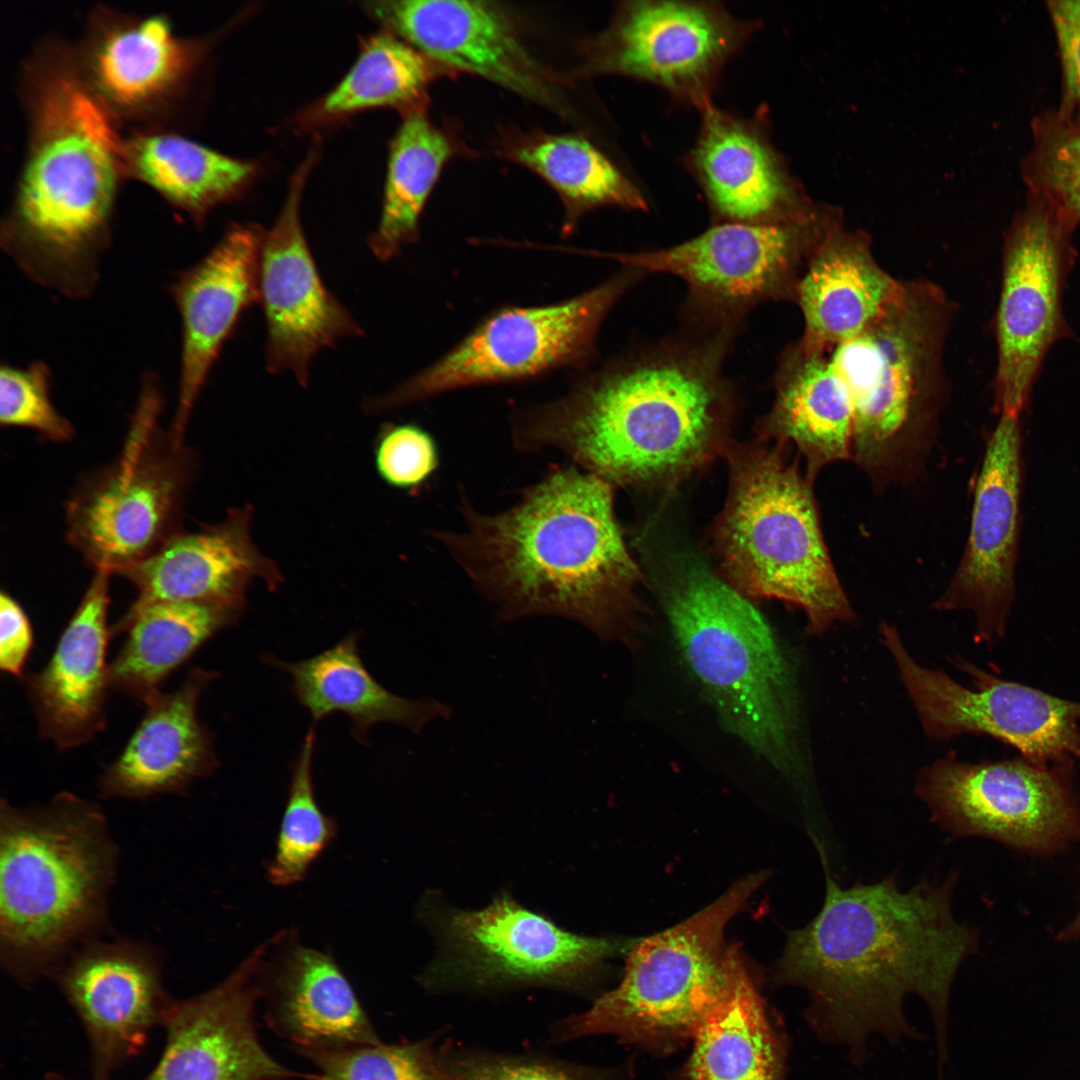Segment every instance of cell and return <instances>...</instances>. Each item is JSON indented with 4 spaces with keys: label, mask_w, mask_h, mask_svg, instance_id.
<instances>
[{
    "label": "cell",
    "mask_w": 1080,
    "mask_h": 1080,
    "mask_svg": "<svg viewBox=\"0 0 1080 1080\" xmlns=\"http://www.w3.org/2000/svg\"><path fill=\"white\" fill-rule=\"evenodd\" d=\"M826 893L818 914L787 934L776 962L777 984L797 985L811 998L809 1018L824 1038L862 1050L875 1032H907L903 1000L915 993L929 1006L944 1045L950 988L978 933L952 911L957 873L922 880L907 891L895 875L879 882L837 884L824 848Z\"/></svg>",
    "instance_id": "6da1fadb"
},
{
    "label": "cell",
    "mask_w": 1080,
    "mask_h": 1080,
    "mask_svg": "<svg viewBox=\"0 0 1080 1080\" xmlns=\"http://www.w3.org/2000/svg\"><path fill=\"white\" fill-rule=\"evenodd\" d=\"M613 486L571 464L498 512L462 494V526L429 532L502 620L552 615L633 647L644 634L640 573L614 512Z\"/></svg>",
    "instance_id": "7a4b0ae2"
},
{
    "label": "cell",
    "mask_w": 1080,
    "mask_h": 1080,
    "mask_svg": "<svg viewBox=\"0 0 1080 1080\" xmlns=\"http://www.w3.org/2000/svg\"><path fill=\"white\" fill-rule=\"evenodd\" d=\"M733 333L703 329L619 356L560 397L514 409L521 453L559 451L616 484L679 478L723 445L732 391L723 361Z\"/></svg>",
    "instance_id": "3957f363"
},
{
    "label": "cell",
    "mask_w": 1080,
    "mask_h": 1080,
    "mask_svg": "<svg viewBox=\"0 0 1080 1080\" xmlns=\"http://www.w3.org/2000/svg\"><path fill=\"white\" fill-rule=\"evenodd\" d=\"M36 80L31 141L1 247L31 281L83 299L111 241L122 138L72 67H49Z\"/></svg>",
    "instance_id": "277c9868"
},
{
    "label": "cell",
    "mask_w": 1080,
    "mask_h": 1080,
    "mask_svg": "<svg viewBox=\"0 0 1080 1080\" xmlns=\"http://www.w3.org/2000/svg\"><path fill=\"white\" fill-rule=\"evenodd\" d=\"M118 848L100 806L70 792L0 806V957L24 987L105 928Z\"/></svg>",
    "instance_id": "5b68a950"
},
{
    "label": "cell",
    "mask_w": 1080,
    "mask_h": 1080,
    "mask_svg": "<svg viewBox=\"0 0 1080 1080\" xmlns=\"http://www.w3.org/2000/svg\"><path fill=\"white\" fill-rule=\"evenodd\" d=\"M661 600L688 670L722 725L787 776L799 769L796 680L771 626L748 598L700 566Z\"/></svg>",
    "instance_id": "8992f818"
},
{
    "label": "cell",
    "mask_w": 1080,
    "mask_h": 1080,
    "mask_svg": "<svg viewBox=\"0 0 1080 1080\" xmlns=\"http://www.w3.org/2000/svg\"><path fill=\"white\" fill-rule=\"evenodd\" d=\"M784 445L728 449L730 490L716 545L730 583L746 597L800 607L821 635L855 619L821 530L812 484Z\"/></svg>",
    "instance_id": "52a82bcc"
},
{
    "label": "cell",
    "mask_w": 1080,
    "mask_h": 1080,
    "mask_svg": "<svg viewBox=\"0 0 1080 1080\" xmlns=\"http://www.w3.org/2000/svg\"><path fill=\"white\" fill-rule=\"evenodd\" d=\"M765 879L749 874L690 918L635 939L621 982L571 1018L567 1034H612L663 1052L693 1038L752 981L724 931Z\"/></svg>",
    "instance_id": "ba28073f"
},
{
    "label": "cell",
    "mask_w": 1080,
    "mask_h": 1080,
    "mask_svg": "<svg viewBox=\"0 0 1080 1080\" xmlns=\"http://www.w3.org/2000/svg\"><path fill=\"white\" fill-rule=\"evenodd\" d=\"M930 304L919 288L903 286L863 332L831 347L853 403L851 459L878 487L914 472L932 441Z\"/></svg>",
    "instance_id": "9c48e42d"
},
{
    "label": "cell",
    "mask_w": 1080,
    "mask_h": 1080,
    "mask_svg": "<svg viewBox=\"0 0 1080 1080\" xmlns=\"http://www.w3.org/2000/svg\"><path fill=\"white\" fill-rule=\"evenodd\" d=\"M162 392L143 376L125 447L111 465L79 482L66 506V537L94 570L118 574L179 532L196 460L158 426Z\"/></svg>",
    "instance_id": "30bf717a"
},
{
    "label": "cell",
    "mask_w": 1080,
    "mask_h": 1080,
    "mask_svg": "<svg viewBox=\"0 0 1080 1080\" xmlns=\"http://www.w3.org/2000/svg\"><path fill=\"white\" fill-rule=\"evenodd\" d=\"M645 273L624 267L565 300L506 305L487 314L448 352L364 408L379 413L468 387L531 380L553 371L584 370L596 352L603 321Z\"/></svg>",
    "instance_id": "8fae6325"
},
{
    "label": "cell",
    "mask_w": 1080,
    "mask_h": 1080,
    "mask_svg": "<svg viewBox=\"0 0 1080 1080\" xmlns=\"http://www.w3.org/2000/svg\"><path fill=\"white\" fill-rule=\"evenodd\" d=\"M1071 770L1024 758L975 764L949 753L920 770L915 793L932 821L951 835L1047 855L1080 839Z\"/></svg>",
    "instance_id": "7c38bea8"
},
{
    "label": "cell",
    "mask_w": 1080,
    "mask_h": 1080,
    "mask_svg": "<svg viewBox=\"0 0 1080 1080\" xmlns=\"http://www.w3.org/2000/svg\"><path fill=\"white\" fill-rule=\"evenodd\" d=\"M879 633L930 738L987 735L1046 768H1072L1080 760V702L998 678L957 658L956 665L973 679V688H967L920 665L895 626L882 622Z\"/></svg>",
    "instance_id": "4fadbf2b"
},
{
    "label": "cell",
    "mask_w": 1080,
    "mask_h": 1080,
    "mask_svg": "<svg viewBox=\"0 0 1080 1080\" xmlns=\"http://www.w3.org/2000/svg\"><path fill=\"white\" fill-rule=\"evenodd\" d=\"M810 240L804 216L776 223L720 222L671 247L598 255L643 273L679 277L687 284L693 320L734 332L754 306L795 296L796 272Z\"/></svg>",
    "instance_id": "5bb4252c"
},
{
    "label": "cell",
    "mask_w": 1080,
    "mask_h": 1080,
    "mask_svg": "<svg viewBox=\"0 0 1080 1080\" xmlns=\"http://www.w3.org/2000/svg\"><path fill=\"white\" fill-rule=\"evenodd\" d=\"M751 31L717 3L623 2L607 28L583 43L575 75L645 80L702 109L722 66Z\"/></svg>",
    "instance_id": "9a60e30c"
},
{
    "label": "cell",
    "mask_w": 1080,
    "mask_h": 1080,
    "mask_svg": "<svg viewBox=\"0 0 1080 1080\" xmlns=\"http://www.w3.org/2000/svg\"><path fill=\"white\" fill-rule=\"evenodd\" d=\"M1075 225L1029 193L1008 234L996 319V402L1020 414L1041 364L1063 332L1061 293Z\"/></svg>",
    "instance_id": "2e32d148"
},
{
    "label": "cell",
    "mask_w": 1080,
    "mask_h": 1080,
    "mask_svg": "<svg viewBox=\"0 0 1080 1080\" xmlns=\"http://www.w3.org/2000/svg\"><path fill=\"white\" fill-rule=\"evenodd\" d=\"M438 931L443 953L429 976L476 985L576 982L634 941L571 933L504 894L480 910L448 912Z\"/></svg>",
    "instance_id": "e0dca14e"
},
{
    "label": "cell",
    "mask_w": 1080,
    "mask_h": 1080,
    "mask_svg": "<svg viewBox=\"0 0 1080 1080\" xmlns=\"http://www.w3.org/2000/svg\"><path fill=\"white\" fill-rule=\"evenodd\" d=\"M385 30L452 72H468L547 109L567 114L561 82L527 48L512 16L495 2L373 1Z\"/></svg>",
    "instance_id": "ac0fdd59"
},
{
    "label": "cell",
    "mask_w": 1080,
    "mask_h": 1080,
    "mask_svg": "<svg viewBox=\"0 0 1080 1080\" xmlns=\"http://www.w3.org/2000/svg\"><path fill=\"white\" fill-rule=\"evenodd\" d=\"M314 155L293 176L279 216L265 229L260 253V303L266 321L265 367L290 372L307 387L315 355L364 332L327 289L310 251L300 217L302 190Z\"/></svg>",
    "instance_id": "d6986e66"
},
{
    "label": "cell",
    "mask_w": 1080,
    "mask_h": 1080,
    "mask_svg": "<svg viewBox=\"0 0 1080 1080\" xmlns=\"http://www.w3.org/2000/svg\"><path fill=\"white\" fill-rule=\"evenodd\" d=\"M51 978L85 1029L95 1080L137 1056L175 1001L163 987L160 952L136 940H89Z\"/></svg>",
    "instance_id": "ffe728a7"
},
{
    "label": "cell",
    "mask_w": 1080,
    "mask_h": 1080,
    "mask_svg": "<svg viewBox=\"0 0 1080 1080\" xmlns=\"http://www.w3.org/2000/svg\"><path fill=\"white\" fill-rule=\"evenodd\" d=\"M1021 484L1019 414L1001 412L976 479L964 553L933 604L937 611H971L976 618L975 641L988 645L1004 635L1015 598Z\"/></svg>",
    "instance_id": "44dd1931"
},
{
    "label": "cell",
    "mask_w": 1080,
    "mask_h": 1080,
    "mask_svg": "<svg viewBox=\"0 0 1080 1080\" xmlns=\"http://www.w3.org/2000/svg\"><path fill=\"white\" fill-rule=\"evenodd\" d=\"M269 947H257L211 989L174 1001L161 1058L145 1080L311 1079L275 1061L262 1047L253 1012L262 998L260 974Z\"/></svg>",
    "instance_id": "7402d4cb"
},
{
    "label": "cell",
    "mask_w": 1080,
    "mask_h": 1080,
    "mask_svg": "<svg viewBox=\"0 0 1080 1080\" xmlns=\"http://www.w3.org/2000/svg\"><path fill=\"white\" fill-rule=\"evenodd\" d=\"M265 229L237 223L169 286L181 321L176 412L169 432L184 440L195 403L243 313L260 303V253Z\"/></svg>",
    "instance_id": "603a6c76"
},
{
    "label": "cell",
    "mask_w": 1080,
    "mask_h": 1080,
    "mask_svg": "<svg viewBox=\"0 0 1080 1080\" xmlns=\"http://www.w3.org/2000/svg\"><path fill=\"white\" fill-rule=\"evenodd\" d=\"M96 570L81 602L43 669L20 678L36 716L39 736L59 751L92 741L106 727L110 688L107 647L109 578Z\"/></svg>",
    "instance_id": "cb8c5ba5"
},
{
    "label": "cell",
    "mask_w": 1080,
    "mask_h": 1080,
    "mask_svg": "<svg viewBox=\"0 0 1080 1080\" xmlns=\"http://www.w3.org/2000/svg\"><path fill=\"white\" fill-rule=\"evenodd\" d=\"M250 506L231 509L222 521L193 532L179 531L160 548L118 575L138 595L131 605L190 601L245 605L254 579L274 591L282 576L251 537Z\"/></svg>",
    "instance_id": "d4e9b609"
},
{
    "label": "cell",
    "mask_w": 1080,
    "mask_h": 1080,
    "mask_svg": "<svg viewBox=\"0 0 1080 1080\" xmlns=\"http://www.w3.org/2000/svg\"><path fill=\"white\" fill-rule=\"evenodd\" d=\"M219 676L196 667L178 688L160 691L145 703V714L127 744L98 778L102 798L183 794L215 770L214 735L198 718L197 705Z\"/></svg>",
    "instance_id": "484cf974"
},
{
    "label": "cell",
    "mask_w": 1080,
    "mask_h": 1080,
    "mask_svg": "<svg viewBox=\"0 0 1080 1080\" xmlns=\"http://www.w3.org/2000/svg\"><path fill=\"white\" fill-rule=\"evenodd\" d=\"M274 947L270 960L268 948L260 975L271 1028L296 1049L380 1042L331 955L289 933L274 936Z\"/></svg>",
    "instance_id": "4316f807"
},
{
    "label": "cell",
    "mask_w": 1080,
    "mask_h": 1080,
    "mask_svg": "<svg viewBox=\"0 0 1080 1080\" xmlns=\"http://www.w3.org/2000/svg\"><path fill=\"white\" fill-rule=\"evenodd\" d=\"M205 48L178 36L166 16L102 15L85 48L86 83L106 108L144 112L186 85Z\"/></svg>",
    "instance_id": "83f0119b"
},
{
    "label": "cell",
    "mask_w": 1080,
    "mask_h": 1080,
    "mask_svg": "<svg viewBox=\"0 0 1080 1080\" xmlns=\"http://www.w3.org/2000/svg\"><path fill=\"white\" fill-rule=\"evenodd\" d=\"M702 111L692 164L719 220L776 223L804 217L788 176L760 130L711 103Z\"/></svg>",
    "instance_id": "f1b7e54d"
},
{
    "label": "cell",
    "mask_w": 1080,
    "mask_h": 1080,
    "mask_svg": "<svg viewBox=\"0 0 1080 1080\" xmlns=\"http://www.w3.org/2000/svg\"><path fill=\"white\" fill-rule=\"evenodd\" d=\"M859 240L832 234L811 251L795 296L805 329L800 347L824 350L863 332L902 289Z\"/></svg>",
    "instance_id": "f546056e"
},
{
    "label": "cell",
    "mask_w": 1080,
    "mask_h": 1080,
    "mask_svg": "<svg viewBox=\"0 0 1080 1080\" xmlns=\"http://www.w3.org/2000/svg\"><path fill=\"white\" fill-rule=\"evenodd\" d=\"M824 350L800 345L787 352L776 377L774 404L763 434L794 444L813 482L825 466L851 459L854 410L848 387Z\"/></svg>",
    "instance_id": "4dcf8cb0"
},
{
    "label": "cell",
    "mask_w": 1080,
    "mask_h": 1080,
    "mask_svg": "<svg viewBox=\"0 0 1080 1080\" xmlns=\"http://www.w3.org/2000/svg\"><path fill=\"white\" fill-rule=\"evenodd\" d=\"M359 637L358 632H351L334 646L298 662H284L273 655L263 659L290 675L293 694L314 724L333 713L346 714L353 738L363 745L369 743L368 731L375 724L393 723L418 733L431 720L450 715L449 707L438 701L402 698L379 684L361 659Z\"/></svg>",
    "instance_id": "1f68e13d"
},
{
    "label": "cell",
    "mask_w": 1080,
    "mask_h": 1080,
    "mask_svg": "<svg viewBox=\"0 0 1080 1080\" xmlns=\"http://www.w3.org/2000/svg\"><path fill=\"white\" fill-rule=\"evenodd\" d=\"M245 605L163 601L132 607L111 627L126 633L109 664L110 688L146 703L217 632L238 622Z\"/></svg>",
    "instance_id": "d6a6232c"
},
{
    "label": "cell",
    "mask_w": 1080,
    "mask_h": 1080,
    "mask_svg": "<svg viewBox=\"0 0 1080 1080\" xmlns=\"http://www.w3.org/2000/svg\"><path fill=\"white\" fill-rule=\"evenodd\" d=\"M121 158L124 174L148 184L197 223L216 206L239 198L258 170L254 163L172 133L122 138Z\"/></svg>",
    "instance_id": "836d02e7"
},
{
    "label": "cell",
    "mask_w": 1080,
    "mask_h": 1080,
    "mask_svg": "<svg viewBox=\"0 0 1080 1080\" xmlns=\"http://www.w3.org/2000/svg\"><path fill=\"white\" fill-rule=\"evenodd\" d=\"M499 153L533 171L558 194L564 208L563 236L596 208L647 209L641 191L582 136L511 130L502 136Z\"/></svg>",
    "instance_id": "e575fe53"
},
{
    "label": "cell",
    "mask_w": 1080,
    "mask_h": 1080,
    "mask_svg": "<svg viewBox=\"0 0 1080 1080\" xmlns=\"http://www.w3.org/2000/svg\"><path fill=\"white\" fill-rule=\"evenodd\" d=\"M456 151L452 138L429 120L425 107L403 114L390 145L380 220L368 238L376 259L393 260L419 239L424 207Z\"/></svg>",
    "instance_id": "d590c367"
},
{
    "label": "cell",
    "mask_w": 1080,
    "mask_h": 1080,
    "mask_svg": "<svg viewBox=\"0 0 1080 1080\" xmlns=\"http://www.w3.org/2000/svg\"><path fill=\"white\" fill-rule=\"evenodd\" d=\"M452 71L385 30L364 41L344 78L301 114L306 127L335 122L371 108L393 107L406 113L425 107L426 91Z\"/></svg>",
    "instance_id": "8d00e7d4"
},
{
    "label": "cell",
    "mask_w": 1080,
    "mask_h": 1080,
    "mask_svg": "<svg viewBox=\"0 0 1080 1080\" xmlns=\"http://www.w3.org/2000/svg\"><path fill=\"white\" fill-rule=\"evenodd\" d=\"M693 1040L672 1080H786L784 1040L752 981Z\"/></svg>",
    "instance_id": "74e56055"
},
{
    "label": "cell",
    "mask_w": 1080,
    "mask_h": 1080,
    "mask_svg": "<svg viewBox=\"0 0 1080 1080\" xmlns=\"http://www.w3.org/2000/svg\"><path fill=\"white\" fill-rule=\"evenodd\" d=\"M315 743L314 724L306 732L292 766L275 853L267 867L268 880L276 886L302 881L337 832L335 819L323 813L315 796L312 773Z\"/></svg>",
    "instance_id": "f35d334b"
},
{
    "label": "cell",
    "mask_w": 1080,
    "mask_h": 1080,
    "mask_svg": "<svg viewBox=\"0 0 1080 1080\" xmlns=\"http://www.w3.org/2000/svg\"><path fill=\"white\" fill-rule=\"evenodd\" d=\"M318 1069L312 1080H458L429 1042L297 1049Z\"/></svg>",
    "instance_id": "ab89813d"
},
{
    "label": "cell",
    "mask_w": 1080,
    "mask_h": 1080,
    "mask_svg": "<svg viewBox=\"0 0 1080 1080\" xmlns=\"http://www.w3.org/2000/svg\"><path fill=\"white\" fill-rule=\"evenodd\" d=\"M1029 193L1053 204L1080 224V123L1057 110L1032 121V146L1022 163Z\"/></svg>",
    "instance_id": "60d3db41"
},
{
    "label": "cell",
    "mask_w": 1080,
    "mask_h": 1080,
    "mask_svg": "<svg viewBox=\"0 0 1080 1080\" xmlns=\"http://www.w3.org/2000/svg\"><path fill=\"white\" fill-rule=\"evenodd\" d=\"M51 369L42 360L25 367L2 364L0 369V423L22 427L54 442L72 439V424L58 412L50 397Z\"/></svg>",
    "instance_id": "b9f144b4"
},
{
    "label": "cell",
    "mask_w": 1080,
    "mask_h": 1080,
    "mask_svg": "<svg viewBox=\"0 0 1080 1080\" xmlns=\"http://www.w3.org/2000/svg\"><path fill=\"white\" fill-rule=\"evenodd\" d=\"M440 464L433 436L416 424L386 425L375 448L378 474L388 485L399 489L422 486Z\"/></svg>",
    "instance_id": "7bdbcfd3"
},
{
    "label": "cell",
    "mask_w": 1080,
    "mask_h": 1080,
    "mask_svg": "<svg viewBox=\"0 0 1080 1080\" xmlns=\"http://www.w3.org/2000/svg\"><path fill=\"white\" fill-rule=\"evenodd\" d=\"M1046 4L1062 73L1061 103L1057 111L1080 123V0H1050Z\"/></svg>",
    "instance_id": "ee69618b"
},
{
    "label": "cell",
    "mask_w": 1080,
    "mask_h": 1080,
    "mask_svg": "<svg viewBox=\"0 0 1080 1080\" xmlns=\"http://www.w3.org/2000/svg\"><path fill=\"white\" fill-rule=\"evenodd\" d=\"M34 633L23 607L9 593L0 594V668L21 678L33 649Z\"/></svg>",
    "instance_id": "f6af8a7d"
},
{
    "label": "cell",
    "mask_w": 1080,
    "mask_h": 1080,
    "mask_svg": "<svg viewBox=\"0 0 1080 1080\" xmlns=\"http://www.w3.org/2000/svg\"><path fill=\"white\" fill-rule=\"evenodd\" d=\"M458 1080H580L538 1063L494 1056H472L450 1063Z\"/></svg>",
    "instance_id": "bcb514c9"
},
{
    "label": "cell",
    "mask_w": 1080,
    "mask_h": 1080,
    "mask_svg": "<svg viewBox=\"0 0 1080 1080\" xmlns=\"http://www.w3.org/2000/svg\"><path fill=\"white\" fill-rule=\"evenodd\" d=\"M1057 938L1062 941L1080 939V909L1074 920L1058 934Z\"/></svg>",
    "instance_id": "7dc6e473"
},
{
    "label": "cell",
    "mask_w": 1080,
    "mask_h": 1080,
    "mask_svg": "<svg viewBox=\"0 0 1080 1080\" xmlns=\"http://www.w3.org/2000/svg\"><path fill=\"white\" fill-rule=\"evenodd\" d=\"M46 1080H67V1079L64 1078L63 1076L59 1075V1074H56V1073H48L47 1076H46Z\"/></svg>",
    "instance_id": "c3c4849f"
}]
</instances>
